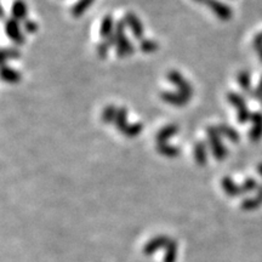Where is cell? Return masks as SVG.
Here are the masks:
<instances>
[{
    "label": "cell",
    "mask_w": 262,
    "mask_h": 262,
    "mask_svg": "<svg viewBox=\"0 0 262 262\" xmlns=\"http://www.w3.org/2000/svg\"><path fill=\"white\" fill-rule=\"evenodd\" d=\"M221 187L225 191L226 194L231 196V198H235V196L243 194L241 185H237L229 176H226V178L221 180Z\"/></svg>",
    "instance_id": "13"
},
{
    "label": "cell",
    "mask_w": 262,
    "mask_h": 262,
    "mask_svg": "<svg viewBox=\"0 0 262 262\" xmlns=\"http://www.w3.org/2000/svg\"><path fill=\"white\" fill-rule=\"evenodd\" d=\"M249 95H250L251 98H254V100L262 101V78H261L260 83H258V85H257V88H255L254 90H251L250 93H249Z\"/></svg>",
    "instance_id": "31"
},
{
    "label": "cell",
    "mask_w": 262,
    "mask_h": 262,
    "mask_svg": "<svg viewBox=\"0 0 262 262\" xmlns=\"http://www.w3.org/2000/svg\"><path fill=\"white\" fill-rule=\"evenodd\" d=\"M157 152L166 158H178L181 155L180 147L170 145V143H157Z\"/></svg>",
    "instance_id": "16"
},
{
    "label": "cell",
    "mask_w": 262,
    "mask_h": 262,
    "mask_svg": "<svg viewBox=\"0 0 262 262\" xmlns=\"http://www.w3.org/2000/svg\"><path fill=\"white\" fill-rule=\"evenodd\" d=\"M22 28H24V32L28 33V34H34V33L38 31V25L37 22H34L33 19L27 18L24 24H22Z\"/></svg>",
    "instance_id": "30"
},
{
    "label": "cell",
    "mask_w": 262,
    "mask_h": 262,
    "mask_svg": "<svg viewBox=\"0 0 262 262\" xmlns=\"http://www.w3.org/2000/svg\"><path fill=\"white\" fill-rule=\"evenodd\" d=\"M113 47H116V40H114V37L112 35V37L106 39V40L98 42L96 47V54L101 58H104L108 55V52H110V49Z\"/></svg>",
    "instance_id": "22"
},
{
    "label": "cell",
    "mask_w": 262,
    "mask_h": 262,
    "mask_svg": "<svg viewBox=\"0 0 262 262\" xmlns=\"http://www.w3.org/2000/svg\"><path fill=\"white\" fill-rule=\"evenodd\" d=\"M11 15L12 18L18 21L19 24H24L28 18V8L25 0H15L11 6Z\"/></svg>",
    "instance_id": "11"
},
{
    "label": "cell",
    "mask_w": 262,
    "mask_h": 262,
    "mask_svg": "<svg viewBox=\"0 0 262 262\" xmlns=\"http://www.w3.org/2000/svg\"><path fill=\"white\" fill-rule=\"evenodd\" d=\"M2 79L5 81V83L9 84H17L22 79V74L19 72L15 71L14 68L9 67L8 64L3 66L2 68Z\"/></svg>",
    "instance_id": "17"
},
{
    "label": "cell",
    "mask_w": 262,
    "mask_h": 262,
    "mask_svg": "<svg viewBox=\"0 0 262 262\" xmlns=\"http://www.w3.org/2000/svg\"><path fill=\"white\" fill-rule=\"evenodd\" d=\"M227 100H228V102L231 103L232 106L235 108V110H237V112H239V111H243V110H245V108H248L245 98L242 96L241 94L234 93V91H231V93L227 94Z\"/></svg>",
    "instance_id": "19"
},
{
    "label": "cell",
    "mask_w": 262,
    "mask_h": 262,
    "mask_svg": "<svg viewBox=\"0 0 262 262\" xmlns=\"http://www.w3.org/2000/svg\"><path fill=\"white\" fill-rule=\"evenodd\" d=\"M126 24L124 19H119L116 24V29H114V40H116V54L118 57L124 58L129 57L135 52V47L130 39L126 35Z\"/></svg>",
    "instance_id": "1"
},
{
    "label": "cell",
    "mask_w": 262,
    "mask_h": 262,
    "mask_svg": "<svg viewBox=\"0 0 262 262\" xmlns=\"http://www.w3.org/2000/svg\"><path fill=\"white\" fill-rule=\"evenodd\" d=\"M171 241L169 237H165V235H158V237L152 238L147 243L145 247H143V254L149 256V255H153L156 251H158L159 249H165L166 245L169 244V242Z\"/></svg>",
    "instance_id": "8"
},
{
    "label": "cell",
    "mask_w": 262,
    "mask_h": 262,
    "mask_svg": "<svg viewBox=\"0 0 262 262\" xmlns=\"http://www.w3.org/2000/svg\"><path fill=\"white\" fill-rule=\"evenodd\" d=\"M258 57H260V61L262 62V49L260 51H258Z\"/></svg>",
    "instance_id": "34"
},
{
    "label": "cell",
    "mask_w": 262,
    "mask_h": 262,
    "mask_svg": "<svg viewBox=\"0 0 262 262\" xmlns=\"http://www.w3.org/2000/svg\"><path fill=\"white\" fill-rule=\"evenodd\" d=\"M160 98H162L164 102L171 104V106L185 107L186 104H188L192 97L180 93V91H162L160 93Z\"/></svg>",
    "instance_id": "6"
},
{
    "label": "cell",
    "mask_w": 262,
    "mask_h": 262,
    "mask_svg": "<svg viewBox=\"0 0 262 262\" xmlns=\"http://www.w3.org/2000/svg\"><path fill=\"white\" fill-rule=\"evenodd\" d=\"M94 2L95 0H78V2L73 5V8H72V15H73L74 17H80V16H83L85 12H86V10L94 4Z\"/></svg>",
    "instance_id": "21"
},
{
    "label": "cell",
    "mask_w": 262,
    "mask_h": 262,
    "mask_svg": "<svg viewBox=\"0 0 262 262\" xmlns=\"http://www.w3.org/2000/svg\"><path fill=\"white\" fill-rule=\"evenodd\" d=\"M262 204V186H258L256 195L253 198H247L242 202V209L245 211H251L256 210L257 208H260Z\"/></svg>",
    "instance_id": "15"
},
{
    "label": "cell",
    "mask_w": 262,
    "mask_h": 262,
    "mask_svg": "<svg viewBox=\"0 0 262 262\" xmlns=\"http://www.w3.org/2000/svg\"><path fill=\"white\" fill-rule=\"evenodd\" d=\"M251 123L253 126L249 131V139L253 142H258L262 139V113L254 112L251 114Z\"/></svg>",
    "instance_id": "10"
},
{
    "label": "cell",
    "mask_w": 262,
    "mask_h": 262,
    "mask_svg": "<svg viewBox=\"0 0 262 262\" xmlns=\"http://www.w3.org/2000/svg\"><path fill=\"white\" fill-rule=\"evenodd\" d=\"M217 129H219V131H220L221 136L225 137V139L229 140V141H231V142L238 143L239 140H241V135H239L238 131L235 130L234 127H232L231 125H228V124H226V123L219 124Z\"/></svg>",
    "instance_id": "18"
},
{
    "label": "cell",
    "mask_w": 262,
    "mask_h": 262,
    "mask_svg": "<svg viewBox=\"0 0 262 262\" xmlns=\"http://www.w3.org/2000/svg\"><path fill=\"white\" fill-rule=\"evenodd\" d=\"M179 130V125H176V124H169V125L163 126L156 135L157 143H168L170 139L178 135Z\"/></svg>",
    "instance_id": "12"
},
{
    "label": "cell",
    "mask_w": 262,
    "mask_h": 262,
    "mask_svg": "<svg viewBox=\"0 0 262 262\" xmlns=\"http://www.w3.org/2000/svg\"><path fill=\"white\" fill-rule=\"evenodd\" d=\"M196 4H202L208 6L212 12L216 15V17L221 21H229L233 16L231 6L220 2V0H193Z\"/></svg>",
    "instance_id": "3"
},
{
    "label": "cell",
    "mask_w": 262,
    "mask_h": 262,
    "mask_svg": "<svg viewBox=\"0 0 262 262\" xmlns=\"http://www.w3.org/2000/svg\"><path fill=\"white\" fill-rule=\"evenodd\" d=\"M253 47L255 50L260 51L262 49V32L258 33V34L255 35L254 40H253Z\"/></svg>",
    "instance_id": "32"
},
{
    "label": "cell",
    "mask_w": 262,
    "mask_h": 262,
    "mask_svg": "<svg viewBox=\"0 0 262 262\" xmlns=\"http://www.w3.org/2000/svg\"><path fill=\"white\" fill-rule=\"evenodd\" d=\"M114 29H116V24H114V18L112 15H106L101 22L100 27V35L103 40L111 38L114 34Z\"/></svg>",
    "instance_id": "14"
},
{
    "label": "cell",
    "mask_w": 262,
    "mask_h": 262,
    "mask_svg": "<svg viewBox=\"0 0 262 262\" xmlns=\"http://www.w3.org/2000/svg\"><path fill=\"white\" fill-rule=\"evenodd\" d=\"M124 21H125L127 27L130 28V31L133 33L135 39H137V40H142V39L145 38L143 37V35H145V29H143V25L142 22H141V19L139 18V16L133 14V12H127L125 17H124Z\"/></svg>",
    "instance_id": "7"
},
{
    "label": "cell",
    "mask_w": 262,
    "mask_h": 262,
    "mask_svg": "<svg viewBox=\"0 0 262 262\" xmlns=\"http://www.w3.org/2000/svg\"><path fill=\"white\" fill-rule=\"evenodd\" d=\"M21 57V51L17 48H3L2 49V61L3 66L10 60H18Z\"/></svg>",
    "instance_id": "26"
},
{
    "label": "cell",
    "mask_w": 262,
    "mask_h": 262,
    "mask_svg": "<svg viewBox=\"0 0 262 262\" xmlns=\"http://www.w3.org/2000/svg\"><path fill=\"white\" fill-rule=\"evenodd\" d=\"M178 258V243L170 241L165 248V254H164V262H176Z\"/></svg>",
    "instance_id": "27"
},
{
    "label": "cell",
    "mask_w": 262,
    "mask_h": 262,
    "mask_svg": "<svg viewBox=\"0 0 262 262\" xmlns=\"http://www.w3.org/2000/svg\"><path fill=\"white\" fill-rule=\"evenodd\" d=\"M143 131V125L142 123H129L127 125L124 127L122 134L127 139H135L140 135Z\"/></svg>",
    "instance_id": "23"
},
{
    "label": "cell",
    "mask_w": 262,
    "mask_h": 262,
    "mask_svg": "<svg viewBox=\"0 0 262 262\" xmlns=\"http://www.w3.org/2000/svg\"><path fill=\"white\" fill-rule=\"evenodd\" d=\"M206 137H208V146L212 157L219 162H222L227 158L228 149L222 141V136L217 126L210 125L206 127Z\"/></svg>",
    "instance_id": "2"
},
{
    "label": "cell",
    "mask_w": 262,
    "mask_h": 262,
    "mask_svg": "<svg viewBox=\"0 0 262 262\" xmlns=\"http://www.w3.org/2000/svg\"><path fill=\"white\" fill-rule=\"evenodd\" d=\"M209 146L208 142H204V141H196L193 146V156H194L195 163L198 164L199 166H205L206 163H208L209 156Z\"/></svg>",
    "instance_id": "9"
},
{
    "label": "cell",
    "mask_w": 262,
    "mask_h": 262,
    "mask_svg": "<svg viewBox=\"0 0 262 262\" xmlns=\"http://www.w3.org/2000/svg\"><path fill=\"white\" fill-rule=\"evenodd\" d=\"M118 110H119V108H118L116 104H107V106L103 108L102 114H101V120H102V123L112 124L116 122Z\"/></svg>",
    "instance_id": "20"
},
{
    "label": "cell",
    "mask_w": 262,
    "mask_h": 262,
    "mask_svg": "<svg viewBox=\"0 0 262 262\" xmlns=\"http://www.w3.org/2000/svg\"><path fill=\"white\" fill-rule=\"evenodd\" d=\"M237 80H238L239 86H241V89L243 90L244 93L249 94L251 90H253L251 89V77H250V73H249L248 71L239 72Z\"/></svg>",
    "instance_id": "25"
},
{
    "label": "cell",
    "mask_w": 262,
    "mask_h": 262,
    "mask_svg": "<svg viewBox=\"0 0 262 262\" xmlns=\"http://www.w3.org/2000/svg\"><path fill=\"white\" fill-rule=\"evenodd\" d=\"M257 171H258V173H260L261 175V178H262V163H260L257 165Z\"/></svg>",
    "instance_id": "33"
},
{
    "label": "cell",
    "mask_w": 262,
    "mask_h": 262,
    "mask_svg": "<svg viewBox=\"0 0 262 262\" xmlns=\"http://www.w3.org/2000/svg\"><path fill=\"white\" fill-rule=\"evenodd\" d=\"M5 33L14 44L24 45L26 42V35L24 28L15 18H8L5 21Z\"/></svg>",
    "instance_id": "4"
},
{
    "label": "cell",
    "mask_w": 262,
    "mask_h": 262,
    "mask_svg": "<svg viewBox=\"0 0 262 262\" xmlns=\"http://www.w3.org/2000/svg\"><path fill=\"white\" fill-rule=\"evenodd\" d=\"M127 116H129V112H127L126 107H119L118 110L117 117H116V122H114V125H116L117 130H119L122 133L124 127H125L129 122H127Z\"/></svg>",
    "instance_id": "24"
},
{
    "label": "cell",
    "mask_w": 262,
    "mask_h": 262,
    "mask_svg": "<svg viewBox=\"0 0 262 262\" xmlns=\"http://www.w3.org/2000/svg\"><path fill=\"white\" fill-rule=\"evenodd\" d=\"M166 79H168L180 93L187 95L189 97L193 96V88L191 83H189L179 71H169L168 74H166Z\"/></svg>",
    "instance_id": "5"
},
{
    "label": "cell",
    "mask_w": 262,
    "mask_h": 262,
    "mask_svg": "<svg viewBox=\"0 0 262 262\" xmlns=\"http://www.w3.org/2000/svg\"><path fill=\"white\" fill-rule=\"evenodd\" d=\"M261 103H262V101H261Z\"/></svg>",
    "instance_id": "35"
},
{
    "label": "cell",
    "mask_w": 262,
    "mask_h": 262,
    "mask_svg": "<svg viewBox=\"0 0 262 262\" xmlns=\"http://www.w3.org/2000/svg\"><path fill=\"white\" fill-rule=\"evenodd\" d=\"M258 186L260 185H258L256 180L253 178H248L243 183H242L241 187H242V192H243V194H247V193L257 191Z\"/></svg>",
    "instance_id": "29"
},
{
    "label": "cell",
    "mask_w": 262,
    "mask_h": 262,
    "mask_svg": "<svg viewBox=\"0 0 262 262\" xmlns=\"http://www.w3.org/2000/svg\"><path fill=\"white\" fill-rule=\"evenodd\" d=\"M139 49L143 54H153L159 49V44L156 40H152V39L143 38L142 40H140Z\"/></svg>",
    "instance_id": "28"
}]
</instances>
